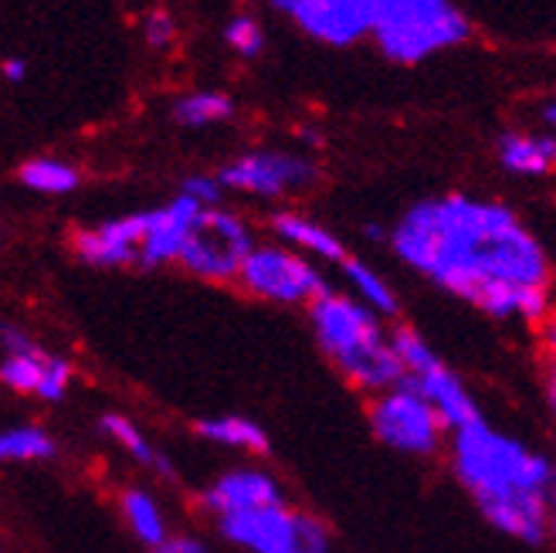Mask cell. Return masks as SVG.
Masks as SVG:
<instances>
[{
	"mask_svg": "<svg viewBox=\"0 0 556 553\" xmlns=\"http://www.w3.org/2000/svg\"><path fill=\"white\" fill-rule=\"evenodd\" d=\"M556 458L495 431L485 418L452 431V473L482 519L509 540L540 546L553 533L546 489Z\"/></svg>",
	"mask_w": 556,
	"mask_h": 553,
	"instance_id": "7a4b0ae2",
	"label": "cell"
},
{
	"mask_svg": "<svg viewBox=\"0 0 556 553\" xmlns=\"http://www.w3.org/2000/svg\"><path fill=\"white\" fill-rule=\"evenodd\" d=\"M498 167L516 177H546L556 171L553 133H503L495 143Z\"/></svg>",
	"mask_w": 556,
	"mask_h": 553,
	"instance_id": "e0dca14e",
	"label": "cell"
},
{
	"mask_svg": "<svg viewBox=\"0 0 556 553\" xmlns=\"http://www.w3.org/2000/svg\"><path fill=\"white\" fill-rule=\"evenodd\" d=\"M193 431H198V438L220 449H238V452H255V455L268 452L265 428L252 418H244V414H214V418H201L193 425Z\"/></svg>",
	"mask_w": 556,
	"mask_h": 553,
	"instance_id": "ac0fdd59",
	"label": "cell"
},
{
	"mask_svg": "<svg viewBox=\"0 0 556 553\" xmlns=\"http://www.w3.org/2000/svg\"><path fill=\"white\" fill-rule=\"evenodd\" d=\"M387 244L407 268L492 319L540 326L553 313L546 248L503 201L425 198L401 214Z\"/></svg>",
	"mask_w": 556,
	"mask_h": 553,
	"instance_id": "6da1fadb",
	"label": "cell"
},
{
	"mask_svg": "<svg viewBox=\"0 0 556 553\" xmlns=\"http://www.w3.org/2000/svg\"><path fill=\"white\" fill-rule=\"evenodd\" d=\"M59 445L38 425H11L0 431V458L4 462H48Z\"/></svg>",
	"mask_w": 556,
	"mask_h": 553,
	"instance_id": "cb8c5ba5",
	"label": "cell"
},
{
	"mask_svg": "<svg viewBox=\"0 0 556 553\" xmlns=\"http://www.w3.org/2000/svg\"><path fill=\"white\" fill-rule=\"evenodd\" d=\"M380 0H295L292 24L329 48H353L374 35Z\"/></svg>",
	"mask_w": 556,
	"mask_h": 553,
	"instance_id": "8fae6325",
	"label": "cell"
},
{
	"mask_svg": "<svg viewBox=\"0 0 556 553\" xmlns=\"http://www.w3.org/2000/svg\"><path fill=\"white\" fill-rule=\"evenodd\" d=\"M99 428L116 441V445L136 462V465H143V468H153V473H160L163 479H174L177 473H174V462L166 458L153 441L136 428V422H129L126 414H116V411H109V414H102V422H99Z\"/></svg>",
	"mask_w": 556,
	"mask_h": 553,
	"instance_id": "d6986e66",
	"label": "cell"
},
{
	"mask_svg": "<svg viewBox=\"0 0 556 553\" xmlns=\"http://www.w3.org/2000/svg\"><path fill=\"white\" fill-rule=\"evenodd\" d=\"M268 231L275 235V241H282L295 252L309 255V259H323V262H337L343 265L350 255H346V244L332 235L326 225L319 221L305 217V214H295V211H275L268 217Z\"/></svg>",
	"mask_w": 556,
	"mask_h": 553,
	"instance_id": "2e32d148",
	"label": "cell"
},
{
	"mask_svg": "<svg viewBox=\"0 0 556 553\" xmlns=\"http://www.w3.org/2000/svg\"><path fill=\"white\" fill-rule=\"evenodd\" d=\"M4 343V361H0V384L21 398L38 401H62L72 387V364L59 353H48L31 334L21 326L4 323L0 329Z\"/></svg>",
	"mask_w": 556,
	"mask_h": 553,
	"instance_id": "9c48e42d",
	"label": "cell"
},
{
	"mask_svg": "<svg viewBox=\"0 0 556 553\" xmlns=\"http://www.w3.org/2000/svg\"><path fill=\"white\" fill-rule=\"evenodd\" d=\"M540 116H543L546 129H549V133H556V99L543 102V109H540Z\"/></svg>",
	"mask_w": 556,
	"mask_h": 553,
	"instance_id": "1f68e13d",
	"label": "cell"
},
{
	"mask_svg": "<svg viewBox=\"0 0 556 553\" xmlns=\"http://www.w3.org/2000/svg\"><path fill=\"white\" fill-rule=\"evenodd\" d=\"M238 286L248 296L275 302V306H309L329 289L309 255L295 252L282 241L255 244V252L241 265Z\"/></svg>",
	"mask_w": 556,
	"mask_h": 553,
	"instance_id": "ba28073f",
	"label": "cell"
},
{
	"mask_svg": "<svg viewBox=\"0 0 556 553\" xmlns=\"http://www.w3.org/2000/svg\"><path fill=\"white\" fill-rule=\"evenodd\" d=\"M198 503L207 516L220 519V516L286 503V495H282V486H278L265 468H231V473L217 476L207 489H201Z\"/></svg>",
	"mask_w": 556,
	"mask_h": 553,
	"instance_id": "5bb4252c",
	"label": "cell"
},
{
	"mask_svg": "<svg viewBox=\"0 0 556 553\" xmlns=\"http://www.w3.org/2000/svg\"><path fill=\"white\" fill-rule=\"evenodd\" d=\"M305 310H309V326L319 350L350 387L377 398L407 380L397 347L383 334L380 316L356 296L326 289Z\"/></svg>",
	"mask_w": 556,
	"mask_h": 553,
	"instance_id": "3957f363",
	"label": "cell"
},
{
	"mask_svg": "<svg viewBox=\"0 0 556 553\" xmlns=\"http://www.w3.org/2000/svg\"><path fill=\"white\" fill-rule=\"evenodd\" d=\"M235 116V99L228 92L217 89H198L174 99L170 105V120L184 129H207L217 123H228Z\"/></svg>",
	"mask_w": 556,
	"mask_h": 553,
	"instance_id": "7402d4cb",
	"label": "cell"
},
{
	"mask_svg": "<svg viewBox=\"0 0 556 553\" xmlns=\"http://www.w3.org/2000/svg\"><path fill=\"white\" fill-rule=\"evenodd\" d=\"M370 38L387 62L417 65L438 51L465 45L471 24L452 0H380Z\"/></svg>",
	"mask_w": 556,
	"mask_h": 553,
	"instance_id": "277c9868",
	"label": "cell"
},
{
	"mask_svg": "<svg viewBox=\"0 0 556 553\" xmlns=\"http://www.w3.org/2000/svg\"><path fill=\"white\" fill-rule=\"evenodd\" d=\"M17 184L31 193H48V198H65V193L78 190L81 174L75 163L62 156H31L17 167Z\"/></svg>",
	"mask_w": 556,
	"mask_h": 553,
	"instance_id": "ffe728a7",
	"label": "cell"
},
{
	"mask_svg": "<svg viewBox=\"0 0 556 553\" xmlns=\"http://www.w3.org/2000/svg\"><path fill=\"white\" fill-rule=\"evenodd\" d=\"M546 404H549V414L556 422V364H549V370H546Z\"/></svg>",
	"mask_w": 556,
	"mask_h": 553,
	"instance_id": "4dcf8cb0",
	"label": "cell"
},
{
	"mask_svg": "<svg viewBox=\"0 0 556 553\" xmlns=\"http://www.w3.org/2000/svg\"><path fill=\"white\" fill-rule=\"evenodd\" d=\"M180 193H187V198H193L204 208H220V198H225V184H220L217 174H190V177H184Z\"/></svg>",
	"mask_w": 556,
	"mask_h": 553,
	"instance_id": "4316f807",
	"label": "cell"
},
{
	"mask_svg": "<svg viewBox=\"0 0 556 553\" xmlns=\"http://www.w3.org/2000/svg\"><path fill=\"white\" fill-rule=\"evenodd\" d=\"M225 190L248 193V198H289V193L309 190L319 180V167L302 153L289 150H248L228 160L217 171Z\"/></svg>",
	"mask_w": 556,
	"mask_h": 553,
	"instance_id": "30bf717a",
	"label": "cell"
},
{
	"mask_svg": "<svg viewBox=\"0 0 556 553\" xmlns=\"http://www.w3.org/2000/svg\"><path fill=\"white\" fill-rule=\"evenodd\" d=\"M147 238V211L109 217L102 225L81 228L72 235V252L92 268H139Z\"/></svg>",
	"mask_w": 556,
	"mask_h": 553,
	"instance_id": "7c38bea8",
	"label": "cell"
},
{
	"mask_svg": "<svg viewBox=\"0 0 556 553\" xmlns=\"http://www.w3.org/2000/svg\"><path fill=\"white\" fill-rule=\"evenodd\" d=\"M407 384L417 387V391H421L434 404V411L444 418L448 431H458V428L482 422V411H479L476 398L468 394V387L462 384V377L444 361H434L428 370L407 377Z\"/></svg>",
	"mask_w": 556,
	"mask_h": 553,
	"instance_id": "9a60e30c",
	"label": "cell"
},
{
	"mask_svg": "<svg viewBox=\"0 0 556 553\" xmlns=\"http://www.w3.org/2000/svg\"><path fill=\"white\" fill-rule=\"evenodd\" d=\"M367 422L377 435L380 445L391 452L410 455V458H428L438 455L444 435H452L444 418L434 411V404L410 387L407 380L370 398L367 404Z\"/></svg>",
	"mask_w": 556,
	"mask_h": 553,
	"instance_id": "8992f818",
	"label": "cell"
},
{
	"mask_svg": "<svg viewBox=\"0 0 556 553\" xmlns=\"http://www.w3.org/2000/svg\"><path fill=\"white\" fill-rule=\"evenodd\" d=\"M340 268H343V279L353 289V296L364 302V306H370L377 316H397L401 313V302H397L391 282H387L374 265L350 255Z\"/></svg>",
	"mask_w": 556,
	"mask_h": 553,
	"instance_id": "603a6c76",
	"label": "cell"
},
{
	"mask_svg": "<svg viewBox=\"0 0 556 553\" xmlns=\"http://www.w3.org/2000/svg\"><path fill=\"white\" fill-rule=\"evenodd\" d=\"M143 41H147V48H153V51H170L174 48V41H177V21L166 14V11H150L147 17H143Z\"/></svg>",
	"mask_w": 556,
	"mask_h": 553,
	"instance_id": "484cf974",
	"label": "cell"
},
{
	"mask_svg": "<svg viewBox=\"0 0 556 553\" xmlns=\"http://www.w3.org/2000/svg\"><path fill=\"white\" fill-rule=\"evenodd\" d=\"M0 75H4V81H11V86H21V81L27 78V59H21V54H8V59L0 62Z\"/></svg>",
	"mask_w": 556,
	"mask_h": 553,
	"instance_id": "f546056e",
	"label": "cell"
},
{
	"mask_svg": "<svg viewBox=\"0 0 556 553\" xmlns=\"http://www.w3.org/2000/svg\"><path fill=\"white\" fill-rule=\"evenodd\" d=\"M255 231L241 214L228 208H204L177 265L201 282H238L241 265L255 252Z\"/></svg>",
	"mask_w": 556,
	"mask_h": 553,
	"instance_id": "52a82bcc",
	"label": "cell"
},
{
	"mask_svg": "<svg viewBox=\"0 0 556 553\" xmlns=\"http://www.w3.org/2000/svg\"><path fill=\"white\" fill-rule=\"evenodd\" d=\"M204 214V204L177 190V198H170L160 208L147 211V238H143V259L139 268H163L177 265L184 244L198 225V217Z\"/></svg>",
	"mask_w": 556,
	"mask_h": 553,
	"instance_id": "4fadbf2b",
	"label": "cell"
},
{
	"mask_svg": "<svg viewBox=\"0 0 556 553\" xmlns=\"http://www.w3.org/2000/svg\"><path fill=\"white\" fill-rule=\"evenodd\" d=\"M536 334H540V347L549 356V364H556V310L536 326Z\"/></svg>",
	"mask_w": 556,
	"mask_h": 553,
	"instance_id": "f1b7e54d",
	"label": "cell"
},
{
	"mask_svg": "<svg viewBox=\"0 0 556 553\" xmlns=\"http://www.w3.org/2000/svg\"><path fill=\"white\" fill-rule=\"evenodd\" d=\"M553 537H556V527H553Z\"/></svg>",
	"mask_w": 556,
	"mask_h": 553,
	"instance_id": "d6a6232c",
	"label": "cell"
},
{
	"mask_svg": "<svg viewBox=\"0 0 556 553\" xmlns=\"http://www.w3.org/2000/svg\"><path fill=\"white\" fill-rule=\"evenodd\" d=\"M225 45L238 54V59L252 62L265 51V27L255 14H235L225 24Z\"/></svg>",
	"mask_w": 556,
	"mask_h": 553,
	"instance_id": "d4e9b609",
	"label": "cell"
},
{
	"mask_svg": "<svg viewBox=\"0 0 556 553\" xmlns=\"http://www.w3.org/2000/svg\"><path fill=\"white\" fill-rule=\"evenodd\" d=\"M119 513L126 519L129 533L143 543L147 550L163 543L166 537H170V530H166V519H163V510L156 506V500L139 486H129L119 492Z\"/></svg>",
	"mask_w": 556,
	"mask_h": 553,
	"instance_id": "44dd1931",
	"label": "cell"
},
{
	"mask_svg": "<svg viewBox=\"0 0 556 553\" xmlns=\"http://www.w3.org/2000/svg\"><path fill=\"white\" fill-rule=\"evenodd\" d=\"M214 523L220 537L248 553H332V533L326 523L286 503L220 516Z\"/></svg>",
	"mask_w": 556,
	"mask_h": 553,
	"instance_id": "5b68a950",
	"label": "cell"
},
{
	"mask_svg": "<svg viewBox=\"0 0 556 553\" xmlns=\"http://www.w3.org/2000/svg\"><path fill=\"white\" fill-rule=\"evenodd\" d=\"M147 553H207V543L193 533H170L163 543L150 546Z\"/></svg>",
	"mask_w": 556,
	"mask_h": 553,
	"instance_id": "83f0119b",
	"label": "cell"
}]
</instances>
